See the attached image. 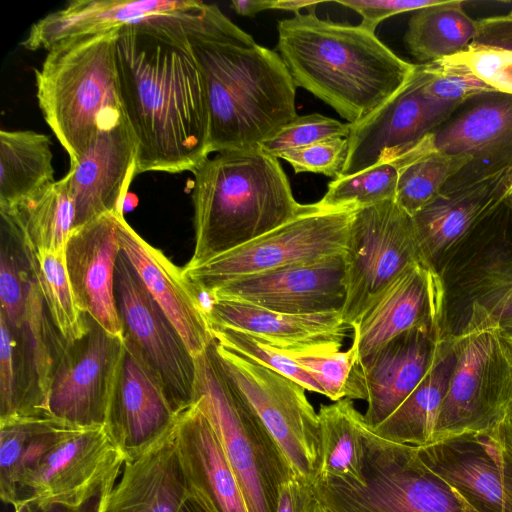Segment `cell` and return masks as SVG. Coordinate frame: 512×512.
I'll return each mask as SVG.
<instances>
[{
	"mask_svg": "<svg viewBox=\"0 0 512 512\" xmlns=\"http://www.w3.org/2000/svg\"><path fill=\"white\" fill-rule=\"evenodd\" d=\"M185 13L136 21L116 36L117 88L137 146V175L194 172L210 154L206 89Z\"/></svg>",
	"mask_w": 512,
	"mask_h": 512,
	"instance_id": "obj_1",
	"label": "cell"
},
{
	"mask_svg": "<svg viewBox=\"0 0 512 512\" xmlns=\"http://www.w3.org/2000/svg\"><path fill=\"white\" fill-rule=\"evenodd\" d=\"M182 23L205 84L210 153L258 148L298 116L297 87L279 53L214 4L199 1Z\"/></svg>",
	"mask_w": 512,
	"mask_h": 512,
	"instance_id": "obj_2",
	"label": "cell"
},
{
	"mask_svg": "<svg viewBox=\"0 0 512 512\" xmlns=\"http://www.w3.org/2000/svg\"><path fill=\"white\" fill-rule=\"evenodd\" d=\"M277 50L296 87L358 124L396 94L416 64L359 25L300 13L278 22Z\"/></svg>",
	"mask_w": 512,
	"mask_h": 512,
	"instance_id": "obj_3",
	"label": "cell"
},
{
	"mask_svg": "<svg viewBox=\"0 0 512 512\" xmlns=\"http://www.w3.org/2000/svg\"><path fill=\"white\" fill-rule=\"evenodd\" d=\"M196 264L254 240L310 207L296 201L277 157L258 148L227 150L193 172Z\"/></svg>",
	"mask_w": 512,
	"mask_h": 512,
	"instance_id": "obj_4",
	"label": "cell"
},
{
	"mask_svg": "<svg viewBox=\"0 0 512 512\" xmlns=\"http://www.w3.org/2000/svg\"><path fill=\"white\" fill-rule=\"evenodd\" d=\"M119 29L59 43L35 69L39 107L70 167L77 165L101 125L123 113L114 56Z\"/></svg>",
	"mask_w": 512,
	"mask_h": 512,
	"instance_id": "obj_5",
	"label": "cell"
},
{
	"mask_svg": "<svg viewBox=\"0 0 512 512\" xmlns=\"http://www.w3.org/2000/svg\"><path fill=\"white\" fill-rule=\"evenodd\" d=\"M450 340L454 364L435 442L490 433L512 408V349L499 320L473 300L465 325Z\"/></svg>",
	"mask_w": 512,
	"mask_h": 512,
	"instance_id": "obj_6",
	"label": "cell"
},
{
	"mask_svg": "<svg viewBox=\"0 0 512 512\" xmlns=\"http://www.w3.org/2000/svg\"><path fill=\"white\" fill-rule=\"evenodd\" d=\"M195 400L213 427L249 512H276L282 484L296 477L253 408L222 369L213 343L195 356Z\"/></svg>",
	"mask_w": 512,
	"mask_h": 512,
	"instance_id": "obj_7",
	"label": "cell"
},
{
	"mask_svg": "<svg viewBox=\"0 0 512 512\" xmlns=\"http://www.w3.org/2000/svg\"><path fill=\"white\" fill-rule=\"evenodd\" d=\"M363 486L317 478V499L332 512H477L421 459L417 447L378 436L362 418Z\"/></svg>",
	"mask_w": 512,
	"mask_h": 512,
	"instance_id": "obj_8",
	"label": "cell"
},
{
	"mask_svg": "<svg viewBox=\"0 0 512 512\" xmlns=\"http://www.w3.org/2000/svg\"><path fill=\"white\" fill-rule=\"evenodd\" d=\"M357 207L326 209L318 202L307 211L239 247L196 264L183 274L199 292L277 268L345 253Z\"/></svg>",
	"mask_w": 512,
	"mask_h": 512,
	"instance_id": "obj_9",
	"label": "cell"
},
{
	"mask_svg": "<svg viewBox=\"0 0 512 512\" xmlns=\"http://www.w3.org/2000/svg\"><path fill=\"white\" fill-rule=\"evenodd\" d=\"M344 257L346 300L341 314L351 328L408 266H432L413 217L395 199L355 211Z\"/></svg>",
	"mask_w": 512,
	"mask_h": 512,
	"instance_id": "obj_10",
	"label": "cell"
},
{
	"mask_svg": "<svg viewBox=\"0 0 512 512\" xmlns=\"http://www.w3.org/2000/svg\"><path fill=\"white\" fill-rule=\"evenodd\" d=\"M215 355L274 441L296 477L314 483L322 463L318 413L305 388L215 340Z\"/></svg>",
	"mask_w": 512,
	"mask_h": 512,
	"instance_id": "obj_11",
	"label": "cell"
},
{
	"mask_svg": "<svg viewBox=\"0 0 512 512\" xmlns=\"http://www.w3.org/2000/svg\"><path fill=\"white\" fill-rule=\"evenodd\" d=\"M114 291L124 344L150 368L180 414L195 400V357L122 252Z\"/></svg>",
	"mask_w": 512,
	"mask_h": 512,
	"instance_id": "obj_12",
	"label": "cell"
},
{
	"mask_svg": "<svg viewBox=\"0 0 512 512\" xmlns=\"http://www.w3.org/2000/svg\"><path fill=\"white\" fill-rule=\"evenodd\" d=\"M431 152L470 159L442 192L512 171V95L492 92L473 97L437 129L398 153L393 160H409Z\"/></svg>",
	"mask_w": 512,
	"mask_h": 512,
	"instance_id": "obj_13",
	"label": "cell"
},
{
	"mask_svg": "<svg viewBox=\"0 0 512 512\" xmlns=\"http://www.w3.org/2000/svg\"><path fill=\"white\" fill-rule=\"evenodd\" d=\"M87 330L68 343L47 395L49 415L75 428L104 426L124 353L122 336L112 335L86 314Z\"/></svg>",
	"mask_w": 512,
	"mask_h": 512,
	"instance_id": "obj_14",
	"label": "cell"
},
{
	"mask_svg": "<svg viewBox=\"0 0 512 512\" xmlns=\"http://www.w3.org/2000/svg\"><path fill=\"white\" fill-rule=\"evenodd\" d=\"M125 461L104 426L74 429L21 478L18 502L80 505L116 482Z\"/></svg>",
	"mask_w": 512,
	"mask_h": 512,
	"instance_id": "obj_15",
	"label": "cell"
},
{
	"mask_svg": "<svg viewBox=\"0 0 512 512\" xmlns=\"http://www.w3.org/2000/svg\"><path fill=\"white\" fill-rule=\"evenodd\" d=\"M462 104L431 98L419 64L410 80L358 124H351L341 176L361 172L414 145L443 124Z\"/></svg>",
	"mask_w": 512,
	"mask_h": 512,
	"instance_id": "obj_16",
	"label": "cell"
},
{
	"mask_svg": "<svg viewBox=\"0 0 512 512\" xmlns=\"http://www.w3.org/2000/svg\"><path fill=\"white\" fill-rule=\"evenodd\" d=\"M344 253L233 280L206 291L216 300L246 303L287 314L341 312L345 300Z\"/></svg>",
	"mask_w": 512,
	"mask_h": 512,
	"instance_id": "obj_17",
	"label": "cell"
},
{
	"mask_svg": "<svg viewBox=\"0 0 512 512\" xmlns=\"http://www.w3.org/2000/svg\"><path fill=\"white\" fill-rule=\"evenodd\" d=\"M444 316L441 273L424 263L408 266L352 327L356 362L411 330L444 333Z\"/></svg>",
	"mask_w": 512,
	"mask_h": 512,
	"instance_id": "obj_18",
	"label": "cell"
},
{
	"mask_svg": "<svg viewBox=\"0 0 512 512\" xmlns=\"http://www.w3.org/2000/svg\"><path fill=\"white\" fill-rule=\"evenodd\" d=\"M444 333L405 332L355 363L346 398L367 402L365 424L374 429L391 415L428 371Z\"/></svg>",
	"mask_w": 512,
	"mask_h": 512,
	"instance_id": "obj_19",
	"label": "cell"
},
{
	"mask_svg": "<svg viewBox=\"0 0 512 512\" xmlns=\"http://www.w3.org/2000/svg\"><path fill=\"white\" fill-rule=\"evenodd\" d=\"M136 175V142L120 113L101 125L91 146L65 175L75 206L73 229L105 214H123L124 201Z\"/></svg>",
	"mask_w": 512,
	"mask_h": 512,
	"instance_id": "obj_20",
	"label": "cell"
},
{
	"mask_svg": "<svg viewBox=\"0 0 512 512\" xmlns=\"http://www.w3.org/2000/svg\"><path fill=\"white\" fill-rule=\"evenodd\" d=\"M423 462L479 512H512V459L494 432L417 447Z\"/></svg>",
	"mask_w": 512,
	"mask_h": 512,
	"instance_id": "obj_21",
	"label": "cell"
},
{
	"mask_svg": "<svg viewBox=\"0 0 512 512\" xmlns=\"http://www.w3.org/2000/svg\"><path fill=\"white\" fill-rule=\"evenodd\" d=\"M177 417L157 377L124 344L104 427L126 461L162 441L175 428Z\"/></svg>",
	"mask_w": 512,
	"mask_h": 512,
	"instance_id": "obj_22",
	"label": "cell"
},
{
	"mask_svg": "<svg viewBox=\"0 0 512 512\" xmlns=\"http://www.w3.org/2000/svg\"><path fill=\"white\" fill-rule=\"evenodd\" d=\"M121 252L143 284L179 331L195 357L214 341L208 310L200 293L159 249L145 241L125 220L118 217Z\"/></svg>",
	"mask_w": 512,
	"mask_h": 512,
	"instance_id": "obj_23",
	"label": "cell"
},
{
	"mask_svg": "<svg viewBox=\"0 0 512 512\" xmlns=\"http://www.w3.org/2000/svg\"><path fill=\"white\" fill-rule=\"evenodd\" d=\"M109 213L73 229L65 261L79 309L112 335L122 336L114 280L121 253L118 217Z\"/></svg>",
	"mask_w": 512,
	"mask_h": 512,
	"instance_id": "obj_24",
	"label": "cell"
},
{
	"mask_svg": "<svg viewBox=\"0 0 512 512\" xmlns=\"http://www.w3.org/2000/svg\"><path fill=\"white\" fill-rule=\"evenodd\" d=\"M174 435L187 498L203 512H249L221 443L195 403L178 414Z\"/></svg>",
	"mask_w": 512,
	"mask_h": 512,
	"instance_id": "obj_25",
	"label": "cell"
},
{
	"mask_svg": "<svg viewBox=\"0 0 512 512\" xmlns=\"http://www.w3.org/2000/svg\"><path fill=\"white\" fill-rule=\"evenodd\" d=\"M509 172L470 186L441 192L413 216L422 251L427 261L439 272L444 259L504 204L508 194L506 181Z\"/></svg>",
	"mask_w": 512,
	"mask_h": 512,
	"instance_id": "obj_26",
	"label": "cell"
},
{
	"mask_svg": "<svg viewBox=\"0 0 512 512\" xmlns=\"http://www.w3.org/2000/svg\"><path fill=\"white\" fill-rule=\"evenodd\" d=\"M208 320L211 328L244 331L285 352L340 351L352 329L341 312L287 314L228 300H216Z\"/></svg>",
	"mask_w": 512,
	"mask_h": 512,
	"instance_id": "obj_27",
	"label": "cell"
},
{
	"mask_svg": "<svg viewBox=\"0 0 512 512\" xmlns=\"http://www.w3.org/2000/svg\"><path fill=\"white\" fill-rule=\"evenodd\" d=\"M195 0H76L34 23L21 45L31 51L51 50L59 43L106 33L130 23L185 13Z\"/></svg>",
	"mask_w": 512,
	"mask_h": 512,
	"instance_id": "obj_28",
	"label": "cell"
},
{
	"mask_svg": "<svg viewBox=\"0 0 512 512\" xmlns=\"http://www.w3.org/2000/svg\"><path fill=\"white\" fill-rule=\"evenodd\" d=\"M174 429L140 457L125 461L106 512H178L187 493Z\"/></svg>",
	"mask_w": 512,
	"mask_h": 512,
	"instance_id": "obj_29",
	"label": "cell"
},
{
	"mask_svg": "<svg viewBox=\"0 0 512 512\" xmlns=\"http://www.w3.org/2000/svg\"><path fill=\"white\" fill-rule=\"evenodd\" d=\"M0 214L1 224L27 252L65 255L75 221L66 176L9 207L0 208Z\"/></svg>",
	"mask_w": 512,
	"mask_h": 512,
	"instance_id": "obj_30",
	"label": "cell"
},
{
	"mask_svg": "<svg viewBox=\"0 0 512 512\" xmlns=\"http://www.w3.org/2000/svg\"><path fill=\"white\" fill-rule=\"evenodd\" d=\"M450 336L441 340L428 371L411 394L372 429L378 436L414 447L435 442L439 413L454 364Z\"/></svg>",
	"mask_w": 512,
	"mask_h": 512,
	"instance_id": "obj_31",
	"label": "cell"
},
{
	"mask_svg": "<svg viewBox=\"0 0 512 512\" xmlns=\"http://www.w3.org/2000/svg\"><path fill=\"white\" fill-rule=\"evenodd\" d=\"M41 417L51 416L24 326L13 328L0 316V423Z\"/></svg>",
	"mask_w": 512,
	"mask_h": 512,
	"instance_id": "obj_32",
	"label": "cell"
},
{
	"mask_svg": "<svg viewBox=\"0 0 512 512\" xmlns=\"http://www.w3.org/2000/svg\"><path fill=\"white\" fill-rule=\"evenodd\" d=\"M50 137L32 130L0 132V208L47 187L56 180Z\"/></svg>",
	"mask_w": 512,
	"mask_h": 512,
	"instance_id": "obj_33",
	"label": "cell"
},
{
	"mask_svg": "<svg viewBox=\"0 0 512 512\" xmlns=\"http://www.w3.org/2000/svg\"><path fill=\"white\" fill-rule=\"evenodd\" d=\"M463 1L447 0L416 11L404 35L407 51L421 64L465 50L477 34V20L468 16Z\"/></svg>",
	"mask_w": 512,
	"mask_h": 512,
	"instance_id": "obj_34",
	"label": "cell"
},
{
	"mask_svg": "<svg viewBox=\"0 0 512 512\" xmlns=\"http://www.w3.org/2000/svg\"><path fill=\"white\" fill-rule=\"evenodd\" d=\"M322 463L318 478L363 486L364 440L361 414L348 398L321 405L318 411Z\"/></svg>",
	"mask_w": 512,
	"mask_h": 512,
	"instance_id": "obj_35",
	"label": "cell"
},
{
	"mask_svg": "<svg viewBox=\"0 0 512 512\" xmlns=\"http://www.w3.org/2000/svg\"><path fill=\"white\" fill-rule=\"evenodd\" d=\"M469 161L462 155L431 152L391 163L398 170L396 203L413 217L435 200L447 182Z\"/></svg>",
	"mask_w": 512,
	"mask_h": 512,
	"instance_id": "obj_36",
	"label": "cell"
},
{
	"mask_svg": "<svg viewBox=\"0 0 512 512\" xmlns=\"http://www.w3.org/2000/svg\"><path fill=\"white\" fill-rule=\"evenodd\" d=\"M28 254L34 278L53 323L68 343L79 339L87 330L86 314L76 303L65 255L48 251Z\"/></svg>",
	"mask_w": 512,
	"mask_h": 512,
	"instance_id": "obj_37",
	"label": "cell"
},
{
	"mask_svg": "<svg viewBox=\"0 0 512 512\" xmlns=\"http://www.w3.org/2000/svg\"><path fill=\"white\" fill-rule=\"evenodd\" d=\"M24 331L39 386L47 401L54 372L68 342L53 323L34 275L29 289Z\"/></svg>",
	"mask_w": 512,
	"mask_h": 512,
	"instance_id": "obj_38",
	"label": "cell"
},
{
	"mask_svg": "<svg viewBox=\"0 0 512 512\" xmlns=\"http://www.w3.org/2000/svg\"><path fill=\"white\" fill-rule=\"evenodd\" d=\"M32 279L28 252L1 224L0 316L13 328L24 326Z\"/></svg>",
	"mask_w": 512,
	"mask_h": 512,
	"instance_id": "obj_39",
	"label": "cell"
},
{
	"mask_svg": "<svg viewBox=\"0 0 512 512\" xmlns=\"http://www.w3.org/2000/svg\"><path fill=\"white\" fill-rule=\"evenodd\" d=\"M397 181V168L389 162H381L361 172L330 181L327 192L318 204L326 209L360 208L395 199Z\"/></svg>",
	"mask_w": 512,
	"mask_h": 512,
	"instance_id": "obj_40",
	"label": "cell"
},
{
	"mask_svg": "<svg viewBox=\"0 0 512 512\" xmlns=\"http://www.w3.org/2000/svg\"><path fill=\"white\" fill-rule=\"evenodd\" d=\"M211 330L214 340L220 345L294 380L306 391L324 395L323 389L307 371L261 339L230 327H213Z\"/></svg>",
	"mask_w": 512,
	"mask_h": 512,
	"instance_id": "obj_41",
	"label": "cell"
},
{
	"mask_svg": "<svg viewBox=\"0 0 512 512\" xmlns=\"http://www.w3.org/2000/svg\"><path fill=\"white\" fill-rule=\"evenodd\" d=\"M419 66L423 89L435 100L463 104L475 96L497 92L465 68L444 60Z\"/></svg>",
	"mask_w": 512,
	"mask_h": 512,
	"instance_id": "obj_42",
	"label": "cell"
},
{
	"mask_svg": "<svg viewBox=\"0 0 512 512\" xmlns=\"http://www.w3.org/2000/svg\"><path fill=\"white\" fill-rule=\"evenodd\" d=\"M301 368L307 371L324 391V396L338 401L347 396V386L356 363L353 346L337 352H285Z\"/></svg>",
	"mask_w": 512,
	"mask_h": 512,
	"instance_id": "obj_43",
	"label": "cell"
},
{
	"mask_svg": "<svg viewBox=\"0 0 512 512\" xmlns=\"http://www.w3.org/2000/svg\"><path fill=\"white\" fill-rule=\"evenodd\" d=\"M350 129V123H343L318 113L298 115L259 147L265 153L277 157L283 151L327 138H347Z\"/></svg>",
	"mask_w": 512,
	"mask_h": 512,
	"instance_id": "obj_44",
	"label": "cell"
},
{
	"mask_svg": "<svg viewBox=\"0 0 512 512\" xmlns=\"http://www.w3.org/2000/svg\"><path fill=\"white\" fill-rule=\"evenodd\" d=\"M41 418L0 423V496L4 503L18 502V476L26 443Z\"/></svg>",
	"mask_w": 512,
	"mask_h": 512,
	"instance_id": "obj_45",
	"label": "cell"
},
{
	"mask_svg": "<svg viewBox=\"0 0 512 512\" xmlns=\"http://www.w3.org/2000/svg\"><path fill=\"white\" fill-rule=\"evenodd\" d=\"M442 60L465 68L495 91L512 95V51L469 45Z\"/></svg>",
	"mask_w": 512,
	"mask_h": 512,
	"instance_id": "obj_46",
	"label": "cell"
},
{
	"mask_svg": "<svg viewBox=\"0 0 512 512\" xmlns=\"http://www.w3.org/2000/svg\"><path fill=\"white\" fill-rule=\"evenodd\" d=\"M347 155V139L327 138L310 145L281 152L277 158L288 162L295 173L313 172L338 178Z\"/></svg>",
	"mask_w": 512,
	"mask_h": 512,
	"instance_id": "obj_47",
	"label": "cell"
},
{
	"mask_svg": "<svg viewBox=\"0 0 512 512\" xmlns=\"http://www.w3.org/2000/svg\"><path fill=\"white\" fill-rule=\"evenodd\" d=\"M474 299L499 322L512 319V260L492 262L473 282Z\"/></svg>",
	"mask_w": 512,
	"mask_h": 512,
	"instance_id": "obj_48",
	"label": "cell"
},
{
	"mask_svg": "<svg viewBox=\"0 0 512 512\" xmlns=\"http://www.w3.org/2000/svg\"><path fill=\"white\" fill-rule=\"evenodd\" d=\"M334 2L357 12L362 18L360 25L375 32L377 26L391 16L418 11L439 4L442 0H339Z\"/></svg>",
	"mask_w": 512,
	"mask_h": 512,
	"instance_id": "obj_49",
	"label": "cell"
},
{
	"mask_svg": "<svg viewBox=\"0 0 512 512\" xmlns=\"http://www.w3.org/2000/svg\"><path fill=\"white\" fill-rule=\"evenodd\" d=\"M115 485L116 482L107 484L92 498L80 505H65L27 499L16 503L13 508L14 512H106Z\"/></svg>",
	"mask_w": 512,
	"mask_h": 512,
	"instance_id": "obj_50",
	"label": "cell"
},
{
	"mask_svg": "<svg viewBox=\"0 0 512 512\" xmlns=\"http://www.w3.org/2000/svg\"><path fill=\"white\" fill-rule=\"evenodd\" d=\"M317 504L313 483L294 477L280 487L276 512H315Z\"/></svg>",
	"mask_w": 512,
	"mask_h": 512,
	"instance_id": "obj_51",
	"label": "cell"
},
{
	"mask_svg": "<svg viewBox=\"0 0 512 512\" xmlns=\"http://www.w3.org/2000/svg\"><path fill=\"white\" fill-rule=\"evenodd\" d=\"M470 45L512 51V17L504 15L477 20V34Z\"/></svg>",
	"mask_w": 512,
	"mask_h": 512,
	"instance_id": "obj_52",
	"label": "cell"
},
{
	"mask_svg": "<svg viewBox=\"0 0 512 512\" xmlns=\"http://www.w3.org/2000/svg\"><path fill=\"white\" fill-rule=\"evenodd\" d=\"M321 3H323V1L271 0V10L290 11L298 15L301 10L306 9L308 13H315L316 7Z\"/></svg>",
	"mask_w": 512,
	"mask_h": 512,
	"instance_id": "obj_53",
	"label": "cell"
},
{
	"mask_svg": "<svg viewBox=\"0 0 512 512\" xmlns=\"http://www.w3.org/2000/svg\"><path fill=\"white\" fill-rule=\"evenodd\" d=\"M231 8L241 16L254 17L264 10H271V0H234Z\"/></svg>",
	"mask_w": 512,
	"mask_h": 512,
	"instance_id": "obj_54",
	"label": "cell"
},
{
	"mask_svg": "<svg viewBox=\"0 0 512 512\" xmlns=\"http://www.w3.org/2000/svg\"><path fill=\"white\" fill-rule=\"evenodd\" d=\"M492 432L498 437L505 451L512 459V408Z\"/></svg>",
	"mask_w": 512,
	"mask_h": 512,
	"instance_id": "obj_55",
	"label": "cell"
},
{
	"mask_svg": "<svg viewBox=\"0 0 512 512\" xmlns=\"http://www.w3.org/2000/svg\"><path fill=\"white\" fill-rule=\"evenodd\" d=\"M500 325L503 337L512 349V319L500 322Z\"/></svg>",
	"mask_w": 512,
	"mask_h": 512,
	"instance_id": "obj_56",
	"label": "cell"
},
{
	"mask_svg": "<svg viewBox=\"0 0 512 512\" xmlns=\"http://www.w3.org/2000/svg\"><path fill=\"white\" fill-rule=\"evenodd\" d=\"M178 512H203L199 506L190 499H186Z\"/></svg>",
	"mask_w": 512,
	"mask_h": 512,
	"instance_id": "obj_57",
	"label": "cell"
},
{
	"mask_svg": "<svg viewBox=\"0 0 512 512\" xmlns=\"http://www.w3.org/2000/svg\"><path fill=\"white\" fill-rule=\"evenodd\" d=\"M505 204L509 210V214L512 216V188L508 191Z\"/></svg>",
	"mask_w": 512,
	"mask_h": 512,
	"instance_id": "obj_58",
	"label": "cell"
},
{
	"mask_svg": "<svg viewBox=\"0 0 512 512\" xmlns=\"http://www.w3.org/2000/svg\"><path fill=\"white\" fill-rule=\"evenodd\" d=\"M315 512H332L325 505H323L319 500L316 506Z\"/></svg>",
	"mask_w": 512,
	"mask_h": 512,
	"instance_id": "obj_59",
	"label": "cell"
},
{
	"mask_svg": "<svg viewBox=\"0 0 512 512\" xmlns=\"http://www.w3.org/2000/svg\"><path fill=\"white\" fill-rule=\"evenodd\" d=\"M506 184L509 191L512 188V171H510L509 174L507 175Z\"/></svg>",
	"mask_w": 512,
	"mask_h": 512,
	"instance_id": "obj_60",
	"label": "cell"
},
{
	"mask_svg": "<svg viewBox=\"0 0 512 512\" xmlns=\"http://www.w3.org/2000/svg\"><path fill=\"white\" fill-rule=\"evenodd\" d=\"M507 15H509L510 17H512V11H511L509 14H507Z\"/></svg>",
	"mask_w": 512,
	"mask_h": 512,
	"instance_id": "obj_61",
	"label": "cell"
},
{
	"mask_svg": "<svg viewBox=\"0 0 512 512\" xmlns=\"http://www.w3.org/2000/svg\"><path fill=\"white\" fill-rule=\"evenodd\" d=\"M477 512H479V511H477Z\"/></svg>",
	"mask_w": 512,
	"mask_h": 512,
	"instance_id": "obj_62",
	"label": "cell"
}]
</instances>
